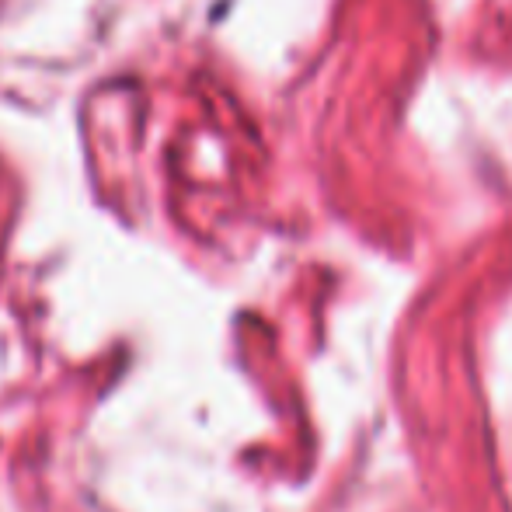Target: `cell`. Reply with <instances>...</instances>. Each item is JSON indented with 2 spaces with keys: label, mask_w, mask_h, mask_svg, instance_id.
<instances>
[]
</instances>
